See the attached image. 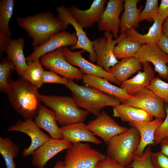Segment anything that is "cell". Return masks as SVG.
<instances>
[{
  "label": "cell",
  "instance_id": "obj_1",
  "mask_svg": "<svg viewBox=\"0 0 168 168\" xmlns=\"http://www.w3.org/2000/svg\"><path fill=\"white\" fill-rule=\"evenodd\" d=\"M16 21L26 31L28 36L33 39L32 45L34 47L44 44L54 35L64 30L62 21L49 12L24 18L18 17Z\"/></svg>",
  "mask_w": 168,
  "mask_h": 168
},
{
  "label": "cell",
  "instance_id": "obj_2",
  "mask_svg": "<svg viewBox=\"0 0 168 168\" xmlns=\"http://www.w3.org/2000/svg\"><path fill=\"white\" fill-rule=\"evenodd\" d=\"M38 88L21 77L12 81L7 94L14 109L26 119H33L41 105Z\"/></svg>",
  "mask_w": 168,
  "mask_h": 168
},
{
  "label": "cell",
  "instance_id": "obj_3",
  "mask_svg": "<svg viewBox=\"0 0 168 168\" xmlns=\"http://www.w3.org/2000/svg\"><path fill=\"white\" fill-rule=\"evenodd\" d=\"M65 86L72 92V97L78 106L96 117L105 107L111 106L114 107L121 102L114 96L93 87L78 85L72 80L68 79Z\"/></svg>",
  "mask_w": 168,
  "mask_h": 168
},
{
  "label": "cell",
  "instance_id": "obj_4",
  "mask_svg": "<svg viewBox=\"0 0 168 168\" xmlns=\"http://www.w3.org/2000/svg\"><path fill=\"white\" fill-rule=\"evenodd\" d=\"M40 98L54 112L57 122L61 127L84 122L90 113L79 107L72 97L40 95Z\"/></svg>",
  "mask_w": 168,
  "mask_h": 168
},
{
  "label": "cell",
  "instance_id": "obj_5",
  "mask_svg": "<svg viewBox=\"0 0 168 168\" xmlns=\"http://www.w3.org/2000/svg\"><path fill=\"white\" fill-rule=\"evenodd\" d=\"M140 141L138 132L131 127L111 140L107 144L106 156L122 166L127 167L132 161Z\"/></svg>",
  "mask_w": 168,
  "mask_h": 168
},
{
  "label": "cell",
  "instance_id": "obj_6",
  "mask_svg": "<svg viewBox=\"0 0 168 168\" xmlns=\"http://www.w3.org/2000/svg\"><path fill=\"white\" fill-rule=\"evenodd\" d=\"M66 152L64 168H96L106 157L90 144L82 142L72 144Z\"/></svg>",
  "mask_w": 168,
  "mask_h": 168
},
{
  "label": "cell",
  "instance_id": "obj_7",
  "mask_svg": "<svg viewBox=\"0 0 168 168\" xmlns=\"http://www.w3.org/2000/svg\"><path fill=\"white\" fill-rule=\"evenodd\" d=\"M104 35V36L92 41V46L97 58V65L109 72L111 67L119 62L114 53V47L121 39L127 36V34L121 33L114 40L110 32L105 31Z\"/></svg>",
  "mask_w": 168,
  "mask_h": 168
},
{
  "label": "cell",
  "instance_id": "obj_8",
  "mask_svg": "<svg viewBox=\"0 0 168 168\" xmlns=\"http://www.w3.org/2000/svg\"><path fill=\"white\" fill-rule=\"evenodd\" d=\"M124 103L142 110L155 118L163 119L166 117L164 102L146 87L131 96Z\"/></svg>",
  "mask_w": 168,
  "mask_h": 168
},
{
  "label": "cell",
  "instance_id": "obj_9",
  "mask_svg": "<svg viewBox=\"0 0 168 168\" xmlns=\"http://www.w3.org/2000/svg\"><path fill=\"white\" fill-rule=\"evenodd\" d=\"M40 61L46 68L68 79H82L84 74L66 60L63 47L43 55L40 58Z\"/></svg>",
  "mask_w": 168,
  "mask_h": 168
},
{
  "label": "cell",
  "instance_id": "obj_10",
  "mask_svg": "<svg viewBox=\"0 0 168 168\" xmlns=\"http://www.w3.org/2000/svg\"><path fill=\"white\" fill-rule=\"evenodd\" d=\"M56 11L58 13V17L62 21L64 30L70 24L72 25L76 31L77 38V44L71 46L70 50L81 49L89 53L90 60L92 63L96 62L97 58L92 46V41L87 37L83 28L77 22L71 13L69 9L64 5L58 7Z\"/></svg>",
  "mask_w": 168,
  "mask_h": 168
},
{
  "label": "cell",
  "instance_id": "obj_11",
  "mask_svg": "<svg viewBox=\"0 0 168 168\" xmlns=\"http://www.w3.org/2000/svg\"><path fill=\"white\" fill-rule=\"evenodd\" d=\"M141 63H152L154 70L159 76L164 79L168 80V56L163 52L156 43H150L142 45L135 54Z\"/></svg>",
  "mask_w": 168,
  "mask_h": 168
},
{
  "label": "cell",
  "instance_id": "obj_12",
  "mask_svg": "<svg viewBox=\"0 0 168 168\" xmlns=\"http://www.w3.org/2000/svg\"><path fill=\"white\" fill-rule=\"evenodd\" d=\"M88 129L107 144L116 136L125 132L127 127L119 125L104 111L86 124Z\"/></svg>",
  "mask_w": 168,
  "mask_h": 168
},
{
  "label": "cell",
  "instance_id": "obj_13",
  "mask_svg": "<svg viewBox=\"0 0 168 168\" xmlns=\"http://www.w3.org/2000/svg\"><path fill=\"white\" fill-rule=\"evenodd\" d=\"M35 122L31 119H26L25 121L19 120L8 128L9 132L18 131L24 133L30 138L31 142L29 146L24 148L22 155L26 156L32 155L39 147L50 138L41 130Z\"/></svg>",
  "mask_w": 168,
  "mask_h": 168
},
{
  "label": "cell",
  "instance_id": "obj_14",
  "mask_svg": "<svg viewBox=\"0 0 168 168\" xmlns=\"http://www.w3.org/2000/svg\"><path fill=\"white\" fill-rule=\"evenodd\" d=\"M63 51L64 56L66 60L72 65L78 67L85 74L101 77L117 84H121L109 72L83 58L82 54L85 51L84 50L73 52L66 47H63Z\"/></svg>",
  "mask_w": 168,
  "mask_h": 168
},
{
  "label": "cell",
  "instance_id": "obj_15",
  "mask_svg": "<svg viewBox=\"0 0 168 168\" xmlns=\"http://www.w3.org/2000/svg\"><path fill=\"white\" fill-rule=\"evenodd\" d=\"M77 41L76 33H70L66 31L59 32L52 36L44 44L34 47L33 52L26 58L28 64L40 59L43 55L56 49L68 46H73Z\"/></svg>",
  "mask_w": 168,
  "mask_h": 168
},
{
  "label": "cell",
  "instance_id": "obj_16",
  "mask_svg": "<svg viewBox=\"0 0 168 168\" xmlns=\"http://www.w3.org/2000/svg\"><path fill=\"white\" fill-rule=\"evenodd\" d=\"M72 145V143L64 139H56L50 137L32 154V163L37 168H44L50 159Z\"/></svg>",
  "mask_w": 168,
  "mask_h": 168
},
{
  "label": "cell",
  "instance_id": "obj_17",
  "mask_svg": "<svg viewBox=\"0 0 168 168\" xmlns=\"http://www.w3.org/2000/svg\"><path fill=\"white\" fill-rule=\"evenodd\" d=\"M124 3L123 0H110L97 23L99 30L110 32L115 39L118 37L119 15L123 9Z\"/></svg>",
  "mask_w": 168,
  "mask_h": 168
},
{
  "label": "cell",
  "instance_id": "obj_18",
  "mask_svg": "<svg viewBox=\"0 0 168 168\" xmlns=\"http://www.w3.org/2000/svg\"><path fill=\"white\" fill-rule=\"evenodd\" d=\"M107 2L106 0H94L87 10L80 9L74 5L72 6L69 9L77 22L83 28L90 27L100 20Z\"/></svg>",
  "mask_w": 168,
  "mask_h": 168
},
{
  "label": "cell",
  "instance_id": "obj_19",
  "mask_svg": "<svg viewBox=\"0 0 168 168\" xmlns=\"http://www.w3.org/2000/svg\"><path fill=\"white\" fill-rule=\"evenodd\" d=\"M163 121V119L155 118L149 121L129 123L131 127L137 129L140 136V142L134 152V155L141 156L147 146L150 145H154L155 132Z\"/></svg>",
  "mask_w": 168,
  "mask_h": 168
},
{
  "label": "cell",
  "instance_id": "obj_20",
  "mask_svg": "<svg viewBox=\"0 0 168 168\" xmlns=\"http://www.w3.org/2000/svg\"><path fill=\"white\" fill-rule=\"evenodd\" d=\"M60 128L63 139L72 144L83 142L96 145L102 144L101 141L88 129L84 122L61 127Z\"/></svg>",
  "mask_w": 168,
  "mask_h": 168
},
{
  "label": "cell",
  "instance_id": "obj_21",
  "mask_svg": "<svg viewBox=\"0 0 168 168\" xmlns=\"http://www.w3.org/2000/svg\"><path fill=\"white\" fill-rule=\"evenodd\" d=\"M15 1H0V54L6 51L12 40L9 22L13 15Z\"/></svg>",
  "mask_w": 168,
  "mask_h": 168
},
{
  "label": "cell",
  "instance_id": "obj_22",
  "mask_svg": "<svg viewBox=\"0 0 168 168\" xmlns=\"http://www.w3.org/2000/svg\"><path fill=\"white\" fill-rule=\"evenodd\" d=\"M142 63L143 71H138L136 75L123 82L120 87L130 96L147 87L155 77V71L150 63L146 62Z\"/></svg>",
  "mask_w": 168,
  "mask_h": 168
},
{
  "label": "cell",
  "instance_id": "obj_23",
  "mask_svg": "<svg viewBox=\"0 0 168 168\" xmlns=\"http://www.w3.org/2000/svg\"><path fill=\"white\" fill-rule=\"evenodd\" d=\"M83 82L86 86L93 87L119 99L124 103L131 96L124 89L112 84L106 79L90 74H84Z\"/></svg>",
  "mask_w": 168,
  "mask_h": 168
},
{
  "label": "cell",
  "instance_id": "obj_24",
  "mask_svg": "<svg viewBox=\"0 0 168 168\" xmlns=\"http://www.w3.org/2000/svg\"><path fill=\"white\" fill-rule=\"evenodd\" d=\"M35 122L40 128L45 130L51 138L63 139L61 128L57 122L54 112L45 106L41 105Z\"/></svg>",
  "mask_w": 168,
  "mask_h": 168
},
{
  "label": "cell",
  "instance_id": "obj_25",
  "mask_svg": "<svg viewBox=\"0 0 168 168\" xmlns=\"http://www.w3.org/2000/svg\"><path fill=\"white\" fill-rule=\"evenodd\" d=\"M142 68V63L133 57L122 59L111 67L109 72L121 84Z\"/></svg>",
  "mask_w": 168,
  "mask_h": 168
},
{
  "label": "cell",
  "instance_id": "obj_26",
  "mask_svg": "<svg viewBox=\"0 0 168 168\" xmlns=\"http://www.w3.org/2000/svg\"><path fill=\"white\" fill-rule=\"evenodd\" d=\"M165 19L164 17L158 15L147 34H141L133 28L126 32L127 37L131 40L141 45L150 43H157L162 34V25Z\"/></svg>",
  "mask_w": 168,
  "mask_h": 168
},
{
  "label": "cell",
  "instance_id": "obj_27",
  "mask_svg": "<svg viewBox=\"0 0 168 168\" xmlns=\"http://www.w3.org/2000/svg\"><path fill=\"white\" fill-rule=\"evenodd\" d=\"M139 0H124V11L120 20L119 31L121 33H126L132 28L135 29L138 26L139 15L142 7L138 8L137 3Z\"/></svg>",
  "mask_w": 168,
  "mask_h": 168
},
{
  "label": "cell",
  "instance_id": "obj_28",
  "mask_svg": "<svg viewBox=\"0 0 168 168\" xmlns=\"http://www.w3.org/2000/svg\"><path fill=\"white\" fill-rule=\"evenodd\" d=\"M113 116L129 123L153 120V117L144 110L122 103L113 108Z\"/></svg>",
  "mask_w": 168,
  "mask_h": 168
},
{
  "label": "cell",
  "instance_id": "obj_29",
  "mask_svg": "<svg viewBox=\"0 0 168 168\" xmlns=\"http://www.w3.org/2000/svg\"><path fill=\"white\" fill-rule=\"evenodd\" d=\"M25 43L24 39L20 37L12 40L6 50L7 57L12 61L16 68L18 74L21 76L28 67L23 52Z\"/></svg>",
  "mask_w": 168,
  "mask_h": 168
},
{
  "label": "cell",
  "instance_id": "obj_30",
  "mask_svg": "<svg viewBox=\"0 0 168 168\" xmlns=\"http://www.w3.org/2000/svg\"><path fill=\"white\" fill-rule=\"evenodd\" d=\"M19 151L18 146L9 138L0 137V153L6 168H16L14 159L17 156Z\"/></svg>",
  "mask_w": 168,
  "mask_h": 168
},
{
  "label": "cell",
  "instance_id": "obj_31",
  "mask_svg": "<svg viewBox=\"0 0 168 168\" xmlns=\"http://www.w3.org/2000/svg\"><path fill=\"white\" fill-rule=\"evenodd\" d=\"M141 44L131 40L127 36L121 39L114 47V53L117 59L134 57L141 47Z\"/></svg>",
  "mask_w": 168,
  "mask_h": 168
},
{
  "label": "cell",
  "instance_id": "obj_32",
  "mask_svg": "<svg viewBox=\"0 0 168 168\" xmlns=\"http://www.w3.org/2000/svg\"><path fill=\"white\" fill-rule=\"evenodd\" d=\"M16 70L12 61L7 58H2L0 63V91L1 92L7 94L13 81L11 76Z\"/></svg>",
  "mask_w": 168,
  "mask_h": 168
},
{
  "label": "cell",
  "instance_id": "obj_33",
  "mask_svg": "<svg viewBox=\"0 0 168 168\" xmlns=\"http://www.w3.org/2000/svg\"><path fill=\"white\" fill-rule=\"evenodd\" d=\"M28 65V68L23 72L21 77L38 88L40 87L43 84L41 78L44 70L40 59L33 61Z\"/></svg>",
  "mask_w": 168,
  "mask_h": 168
},
{
  "label": "cell",
  "instance_id": "obj_34",
  "mask_svg": "<svg viewBox=\"0 0 168 168\" xmlns=\"http://www.w3.org/2000/svg\"><path fill=\"white\" fill-rule=\"evenodd\" d=\"M168 105V83L158 77H155L146 87Z\"/></svg>",
  "mask_w": 168,
  "mask_h": 168
},
{
  "label": "cell",
  "instance_id": "obj_35",
  "mask_svg": "<svg viewBox=\"0 0 168 168\" xmlns=\"http://www.w3.org/2000/svg\"><path fill=\"white\" fill-rule=\"evenodd\" d=\"M158 0H147L144 8L141 12L139 22L145 20L149 22H154L158 16L159 6Z\"/></svg>",
  "mask_w": 168,
  "mask_h": 168
},
{
  "label": "cell",
  "instance_id": "obj_36",
  "mask_svg": "<svg viewBox=\"0 0 168 168\" xmlns=\"http://www.w3.org/2000/svg\"><path fill=\"white\" fill-rule=\"evenodd\" d=\"M151 145L146 147L143 154L139 156L134 154L131 164L127 167L129 168H155L151 158L152 152Z\"/></svg>",
  "mask_w": 168,
  "mask_h": 168
},
{
  "label": "cell",
  "instance_id": "obj_37",
  "mask_svg": "<svg viewBox=\"0 0 168 168\" xmlns=\"http://www.w3.org/2000/svg\"><path fill=\"white\" fill-rule=\"evenodd\" d=\"M165 108L166 117L155 132L154 145L160 143L163 139L168 137V105H166Z\"/></svg>",
  "mask_w": 168,
  "mask_h": 168
},
{
  "label": "cell",
  "instance_id": "obj_38",
  "mask_svg": "<svg viewBox=\"0 0 168 168\" xmlns=\"http://www.w3.org/2000/svg\"><path fill=\"white\" fill-rule=\"evenodd\" d=\"M41 80L43 83H54L64 85L67 83L68 79L61 77L52 71H44L42 74Z\"/></svg>",
  "mask_w": 168,
  "mask_h": 168
},
{
  "label": "cell",
  "instance_id": "obj_39",
  "mask_svg": "<svg viewBox=\"0 0 168 168\" xmlns=\"http://www.w3.org/2000/svg\"><path fill=\"white\" fill-rule=\"evenodd\" d=\"M151 158L155 168H168V157L160 151L152 152Z\"/></svg>",
  "mask_w": 168,
  "mask_h": 168
},
{
  "label": "cell",
  "instance_id": "obj_40",
  "mask_svg": "<svg viewBox=\"0 0 168 168\" xmlns=\"http://www.w3.org/2000/svg\"><path fill=\"white\" fill-rule=\"evenodd\" d=\"M96 168H129L120 165L114 160L107 157L103 160L99 161L97 164Z\"/></svg>",
  "mask_w": 168,
  "mask_h": 168
},
{
  "label": "cell",
  "instance_id": "obj_41",
  "mask_svg": "<svg viewBox=\"0 0 168 168\" xmlns=\"http://www.w3.org/2000/svg\"><path fill=\"white\" fill-rule=\"evenodd\" d=\"M156 44L160 49L168 56V37L162 33L161 37Z\"/></svg>",
  "mask_w": 168,
  "mask_h": 168
},
{
  "label": "cell",
  "instance_id": "obj_42",
  "mask_svg": "<svg viewBox=\"0 0 168 168\" xmlns=\"http://www.w3.org/2000/svg\"><path fill=\"white\" fill-rule=\"evenodd\" d=\"M158 15L165 18L168 17V0H162L159 7Z\"/></svg>",
  "mask_w": 168,
  "mask_h": 168
},
{
  "label": "cell",
  "instance_id": "obj_43",
  "mask_svg": "<svg viewBox=\"0 0 168 168\" xmlns=\"http://www.w3.org/2000/svg\"><path fill=\"white\" fill-rule=\"evenodd\" d=\"M160 143V151L168 157V137L163 139Z\"/></svg>",
  "mask_w": 168,
  "mask_h": 168
},
{
  "label": "cell",
  "instance_id": "obj_44",
  "mask_svg": "<svg viewBox=\"0 0 168 168\" xmlns=\"http://www.w3.org/2000/svg\"><path fill=\"white\" fill-rule=\"evenodd\" d=\"M162 33L168 37V17L164 20L162 27Z\"/></svg>",
  "mask_w": 168,
  "mask_h": 168
},
{
  "label": "cell",
  "instance_id": "obj_45",
  "mask_svg": "<svg viewBox=\"0 0 168 168\" xmlns=\"http://www.w3.org/2000/svg\"><path fill=\"white\" fill-rule=\"evenodd\" d=\"M64 161H58L56 163L53 168H64Z\"/></svg>",
  "mask_w": 168,
  "mask_h": 168
}]
</instances>
